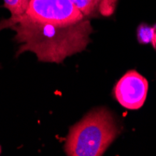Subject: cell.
I'll return each mask as SVG.
<instances>
[{"instance_id": "cell-8", "label": "cell", "mask_w": 156, "mask_h": 156, "mask_svg": "<svg viewBox=\"0 0 156 156\" xmlns=\"http://www.w3.org/2000/svg\"><path fill=\"white\" fill-rule=\"evenodd\" d=\"M152 28H153V36H152L151 44H152L153 48L156 50V24L154 26H152Z\"/></svg>"}, {"instance_id": "cell-2", "label": "cell", "mask_w": 156, "mask_h": 156, "mask_svg": "<svg viewBox=\"0 0 156 156\" xmlns=\"http://www.w3.org/2000/svg\"><path fill=\"white\" fill-rule=\"evenodd\" d=\"M119 133L111 112L94 108L69 129L65 151L68 156H101Z\"/></svg>"}, {"instance_id": "cell-6", "label": "cell", "mask_w": 156, "mask_h": 156, "mask_svg": "<svg viewBox=\"0 0 156 156\" xmlns=\"http://www.w3.org/2000/svg\"><path fill=\"white\" fill-rule=\"evenodd\" d=\"M4 6L11 13L10 19L20 17L24 13L29 0H3Z\"/></svg>"}, {"instance_id": "cell-5", "label": "cell", "mask_w": 156, "mask_h": 156, "mask_svg": "<svg viewBox=\"0 0 156 156\" xmlns=\"http://www.w3.org/2000/svg\"><path fill=\"white\" fill-rule=\"evenodd\" d=\"M118 1L119 0H71L82 15L87 19L112 15Z\"/></svg>"}, {"instance_id": "cell-4", "label": "cell", "mask_w": 156, "mask_h": 156, "mask_svg": "<svg viewBox=\"0 0 156 156\" xmlns=\"http://www.w3.org/2000/svg\"><path fill=\"white\" fill-rule=\"evenodd\" d=\"M149 90L148 80L136 70L124 74L114 88L117 101L127 109H138L146 101Z\"/></svg>"}, {"instance_id": "cell-1", "label": "cell", "mask_w": 156, "mask_h": 156, "mask_svg": "<svg viewBox=\"0 0 156 156\" xmlns=\"http://www.w3.org/2000/svg\"><path fill=\"white\" fill-rule=\"evenodd\" d=\"M6 25L16 33L14 38L20 44L17 56L32 51L38 61L57 64L86 49L93 33L91 21L87 18L72 24H54L35 22L21 15L9 19Z\"/></svg>"}, {"instance_id": "cell-9", "label": "cell", "mask_w": 156, "mask_h": 156, "mask_svg": "<svg viewBox=\"0 0 156 156\" xmlns=\"http://www.w3.org/2000/svg\"><path fill=\"white\" fill-rule=\"evenodd\" d=\"M0 152H1V148H0Z\"/></svg>"}, {"instance_id": "cell-3", "label": "cell", "mask_w": 156, "mask_h": 156, "mask_svg": "<svg viewBox=\"0 0 156 156\" xmlns=\"http://www.w3.org/2000/svg\"><path fill=\"white\" fill-rule=\"evenodd\" d=\"M23 16L54 24H72L85 19L71 0H29Z\"/></svg>"}, {"instance_id": "cell-7", "label": "cell", "mask_w": 156, "mask_h": 156, "mask_svg": "<svg viewBox=\"0 0 156 156\" xmlns=\"http://www.w3.org/2000/svg\"><path fill=\"white\" fill-rule=\"evenodd\" d=\"M137 40L140 44H149L151 43L153 36V28L146 23H141L137 27L136 31Z\"/></svg>"}]
</instances>
